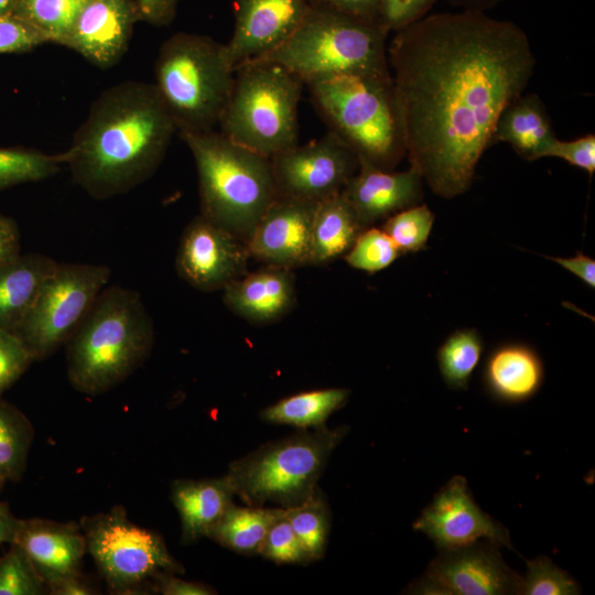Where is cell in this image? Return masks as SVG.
Wrapping results in <instances>:
<instances>
[{"instance_id":"cell-1","label":"cell","mask_w":595,"mask_h":595,"mask_svg":"<svg viewBox=\"0 0 595 595\" xmlns=\"http://www.w3.org/2000/svg\"><path fill=\"white\" fill-rule=\"evenodd\" d=\"M387 54L410 166L436 195L464 194L500 113L532 77L528 35L483 11L434 13L396 32Z\"/></svg>"},{"instance_id":"cell-2","label":"cell","mask_w":595,"mask_h":595,"mask_svg":"<svg viewBox=\"0 0 595 595\" xmlns=\"http://www.w3.org/2000/svg\"><path fill=\"white\" fill-rule=\"evenodd\" d=\"M175 131L153 83H118L93 102L65 151V164L89 196L111 198L155 173Z\"/></svg>"},{"instance_id":"cell-3","label":"cell","mask_w":595,"mask_h":595,"mask_svg":"<svg viewBox=\"0 0 595 595\" xmlns=\"http://www.w3.org/2000/svg\"><path fill=\"white\" fill-rule=\"evenodd\" d=\"M154 344V325L138 292L106 286L66 342L73 388L95 396L137 370Z\"/></svg>"},{"instance_id":"cell-4","label":"cell","mask_w":595,"mask_h":595,"mask_svg":"<svg viewBox=\"0 0 595 595\" xmlns=\"http://www.w3.org/2000/svg\"><path fill=\"white\" fill-rule=\"evenodd\" d=\"M180 136L195 161L199 214L247 245L278 198L270 158L215 130Z\"/></svg>"},{"instance_id":"cell-5","label":"cell","mask_w":595,"mask_h":595,"mask_svg":"<svg viewBox=\"0 0 595 595\" xmlns=\"http://www.w3.org/2000/svg\"><path fill=\"white\" fill-rule=\"evenodd\" d=\"M388 34L376 20L311 4L293 34L262 60L281 64L304 85L345 74L391 76Z\"/></svg>"},{"instance_id":"cell-6","label":"cell","mask_w":595,"mask_h":595,"mask_svg":"<svg viewBox=\"0 0 595 595\" xmlns=\"http://www.w3.org/2000/svg\"><path fill=\"white\" fill-rule=\"evenodd\" d=\"M306 86L328 131L358 160L392 171L405 156L391 76L345 74Z\"/></svg>"},{"instance_id":"cell-7","label":"cell","mask_w":595,"mask_h":595,"mask_svg":"<svg viewBox=\"0 0 595 595\" xmlns=\"http://www.w3.org/2000/svg\"><path fill=\"white\" fill-rule=\"evenodd\" d=\"M234 72L225 44L207 35L178 32L162 43L153 84L180 134L215 130Z\"/></svg>"},{"instance_id":"cell-8","label":"cell","mask_w":595,"mask_h":595,"mask_svg":"<svg viewBox=\"0 0 595 595\" xmlns=\"http://www.w3.org/2000/svg\"><path fill=\"white\" fill-rule=\"evenodd\" d=\"M303 86L299 77L272 61L237 66L219 132L267 158L294 147Z\"/></svg>"},{"instance_id":"cell-9","label":"cell","mask_w":595,"mask_h":595,"mask_svg":"<svg viewBox=\"0 0 595 595\" xmlns=\"http://www.w3.org/2000/svg\"><path fill=\"white\" fill-rule=\"evenodd\" d=\"M347 431V426L325 425L300 430L234 461L225 476L247 505L299 506L316 491L331 454Z\"/></svg>"},{"instance_id":"cell-10","label":"cell","mask_w":595,"mask_h":595,"mask_svg":"<svg viewBox=\"0 0 595 595\" xmlns=\"http://www.w3.org/2000/svg\"><path fill=\"white\" fill-rule=\"evenodd\" d=\"M87 553L109 588L117 594L138 589L161 573H181L183 566L156 532L133 523L123 507L80 519Z\"/></svg>"},{"instance_id":"cell-11","label":"cell","mask_w":595,"mask_h":595,"mask_svg":"<svg viewBox=\"0 0 595 595\" xmlns=\"http://www.w3.org/2000/svg\"><path fill=\"white\" fill-rule=\"evenodd\" d=\"M109 279L110 269L104 264L57 263L13 331L33 360L66 344Z\"/></svg>"},{"instance_id":"cell-12","label":"cell","mask_w":595,"mask_h":595,"mask_svg":"<svg viewBox=\"0 0 595 595\" xmlns=\"http://www.w3.org/2000/svg\"><path fill=\"white\" fill-rule=\"evenodd\" d=\"M278 197L320 203L340 193L359 167L356 153L327 131L270 158Z\"/></svg>"},{"instance_id":"cell-13","label":"cell","mask_w":595,"mask_h":595,"mask_svg":"<svg viewBox=\"0 0 595 595\" xmlns=\"http://www.w3.org/2000/svg\"><path fill=\"white\" fill-rule=\"evenodd\" d=\"M498 545L478 540L442 550L407 593L428 595H515L522 576L511 570Z\"/></svg>"},{"instance_id":"cell-14","label":"cell","mask_w":595,"mask_h":595,"mask_svg":"<svg viewBox=\"0 0 595 595\" xmlns=\"http://www.w3.org/2000/svg\"><path fill=\"white\" fill-rule=\"evenodd\" d=\"M413 529L428 536L439 551L487 540L515 550L509 531L483 511L462 475L453 476L413 522Z\"/></svg>"},{"instance_id":"cell-15","label":"cell","mask_w":595,"mask_h":595,"mask_svg":"<svg viewBox=\"0 0 595 595\" xmlns=\"http://www.w3.org/2000/svg\"><path fill=\"white\" fill-rule=\"evenodd\" d=\"M249 259L244 241L199 214L183 230L175 268L190 285L212 292L245 275Z\"/></svg>"},{"instance_id":"cell-16","label":"cell","mask_w":595,"mask_h":595,"mask_svg":"<svg viewBox=\"0 0 595 595\" xmlns=\"http://www.w3.org/2000/svg\"><path fill=\"white\" fill-rule=\"evenodd\" d=\"M310 7V0H235L234 31L225 44L232 68L263 58L283 44Z\"/></svg>"},{"instance_id":"cell-17","label":"cell","mask_w":595,"mask_h":595,"mask_svg":"<svg viewBox=\"0 0 595 595\" xmlns=\"http://www.w3.org/2000/svg\"><path fill=\"white\" fill-rule=\"evenodd\" d=\"M137 21V0H85L60 45L110 68L127 52Z\"/></svg>"},{"instance_id":"cell-18","label":"cell","mask_w":595,"mask_h":595,"mask_svg":"<svg viewBox=\"0 0 595 595\" xmlns=\"http://www.w3.org/2000/svg\"><path fill=\"white\" fill-rule=\"evenodd\" d=\"M317 203L278 197L253 229L247 248L263 266L293 270L310 266L312 223Z\"/></svg>"},{"instance_id":"cell-19","label":"cell","mask_w":595,"mask_h":595,"mask_svg":"<svg viewBox=\"0 0 595 595\" xmlns=\"http://www.w3.org/2000/svg\"><path fill=\"white\" fill-rule=\"evenodd\" d=\"M13 543L26 554L46 587L80 574L86 540L75 522L20 520Z\"/></svg>"},{"instance_id":"cell-20","label":"cell","mask_w":595,"mask_h":595,"mask_svg":"<svg viewBox=\"0 0 595 595\" xmlns=\"http://www.w3.org/2000/svg\"><path fill=\"white\" fill-rule=\"evenodd\" d=\"M422 181L418 171L411 166L401 172L386 171L359 160L357 172L342 193L361 226L367 228L419 204L423 195Z\"/></svg>"},{"instance_id":"cell-21","label":"cell","mask_w":595,"mask_h":595,"mask_svg":"<svg viewBox=\"0 0 595 595\" xmlns=\"http://www.w3.org/2000/svg\"><path fill=\"white\" fill-rule=\"evenodd\" d=\"M223 301L235 315L256 325L280 321L296 304L293 270L264 266L223 289Z\"/></svg>"},{"instance_id":"cell-22","label":"cell","mask_w":595,"mask_h":595,"mask_svg":"<svg viewBox=\"0 0 595 595\" xmlns=\"http://www.w3.org/2000/svg\"><path fill=\"white\" fill-rule=\"evenodd\" d=\"M544 379L540 355L523 343H504L486 358L483 381L487 392L502 403H521L538 393Z\"/></svg>"},{"instance_id":"cell-23","label":"cell","mask_w":595,"mask_h":595,"mask_svg":"<svg viewBox=\"0 0 595 595\" xmlns=\"http://www.w3.org/2000/svg\"><path fill=\"white\" fill-rule=\"evenodd\" d=\"M234 495L226 476L175 480L171 497L181 519L182 543H193L207 537L232 502Z\"/></svg>"},{"instance_id":"cell-24","label":"cell","mask_w":595,"mask_h":595,"mask_svg":"<svg viewBox=\"0 0 595 595\" xmlns=\"http://www.w3.org/2000/svg\"><path fill=\"white\" fill-rule=\"evenodd\" d=\"M58 262L40 253H20L0 266V328L13 332Z\"/></svg>"},{"instance_id":"cell-25","label":"cell","mask_w":595,"mask_h":595,"mask_svg":"<svg viewBox=\"0 0 595 595\" xmlns=\"http://www.w3.org/2000/svg\"><path fill=\"white\" fill-rule=\"evenodd\" d=\"M555 137L544 105L539 96L531 94L520 95L502 110L493 141L506 142L521 158L536 161Z\"/></svg>"},{"instance_id":"cell-26","label":"cell","mask_w":595,"mask_h":595,"mask_svg":"<svg viewBox=\"0 0 595 595\" xmlns=\"http://www.w3.org/2000/svg\"><path fill=\"white\" fill-rule=\"evenodd\" d=\"M363 229L342 192L317 203L312 223L310 266H326L344 257Z\"/></svg>"},{"instance_id":"cell-27","label":"cell","mask_w":595,"mask_h":595,"mask_svg":"<svg viewBox=\"0 0 595 595\" xmlns=\"http://www.w3.org/2000/svg\"><path fill=\"white\" fill-rule=\"evenodd\" d=\"M284 512L280 507H240L231 502L207 538L241 554H259L270 527Z\"/></svg>"},{"instance_id":"cell-28","label":"cell","mask_w":595,"mask_h":595,"mask_svg":"<svg viewBox=\"0 0 595 595\" xmlns=\"http://www.w3.org/2000/svg\"><path fill=\"white\" fill-rule=\"evenodd\" d=\"M350 390L326 388L300 392L263 409L261 418L270 423L295 426L300 430L325 425L326 420L348 401Z\"/></svg>"},{"instance_id":"cell-29","label":"cell","mask_w":595,"mask_h":595,"mask_svg":"<svg viewBox=\"0 0 595 595\" xmlns=\"http://www.w3.org/2000/svg\"><path fill=\"white\" fill-rule=\"evenodd\" d=\"M484 350V342L475 328L452 333L436 353L440 374L447 387L465 390Z\"/></svg>"},{"instance_id":"cell-30","label":"cell","mask_w":595,"mask_h":595,"mask_svg":"<svg viewBox=\"0 0 595 595\" xmlns=\"http://www.w3.org/2000/svg\"><path fill=\"white\" fill-rule=\"evenodd\" d=\"M32 426L13 405L0 399V479H19L26 466Z\"/></svg>"},{"instance_id":"cell-31","label":"cell","mask_w":595,"mask_h":595,"mask_svg":"<svg viewBox=\"0 0 595 595\" xmlns=\"http://www.w3.org/2000/svg\"><path fill=\"white\" fill-rule=\"evenodd\" d=\"M285 516L309 561L322 558L327 544L331 515L321 490L317 488L303 504L285 509Z\"/></svg>"},{"instance_id":"cell-32","label":"cell","mask_w":595,"mask_h":595,"mask_svg":"<svg viewBox=\"0 0 595 595\" xmlns=\"http://www.w3.org/2000/svg\"><path fill=\"white\" fill-rule=\"evenodd\" d=\"M66 163V153L47 154L35 150L0 148V191L55 175Z\"/></svg>"},{"instance_id":"cell-33","label":"cell","mask_w":595,"mask_h":595,"mask_svg":"<svg viewBox=\"0 0 595 595\" xmlns=\"http://www.w3.org/2000/svg\"><path fill=\"white\" fill-rule=\"evenodd\" d=\"M85 0H17L13 14L60 44Z\"/></svg>"},{"instance_id":"cell-34","label":"cell","mask_w":595,"mask_h":595,"mask_svg":"<svg viewBox=\"0 0 595 595\" xmlns=\"http://www.w3.org/2000/svg\"><path fill=\"white\" fill-rule=\"evenodd\" d=\"M435 216L426 204H416L385 219L381 229L402 255L425 249Z\"/></svg>"},{"instance_id":"cell-35","label":"cell","mask_w":595,"mask_h":595,"mask_svg":"<svg viewBox=\"0 0 595 595\" xmlns=\"http://www.w3.org/2000/svg\"><path fill=\"white\" fill-rule=\"evenodd\" d=\"M401 255V251L381 228L370 226L361 230L343 258L347 264L355 269L376 273L388 268Z\"/></svg>"},{"instance_id":"cell-36","label":"cell","mask_w":595,"mask_h":595,"mask_svg":"<svg viewBox=\"0 0 595 595\" xmlns=\"http://www.w3.org/2000/svg\"><path fill=\"white\" fill-rule=\"evenodd\" d=\"M577 582L553 561L539 555L527 562V573L522 576L520 595H577Z\"/></svg>"},{"instance_id":"cell-37","label":"cell","mask_w":595,"mask_h":595,"mask_svg":"<svg viewBox=\"0 0 595 595\" xmlns=\"http://www.w3.org/2000/svg\"><path fill=\"white\" fill-rule=\"evenodd\" d=\"M0 558V595H40L47 591L33 564L15 543Z\"/></svg>"},{"instance_id":"cell-38","label":"cell","mask_w":595,"mask_h":595,"mask_svg":"<svg viewBox=\"0 0 595 595\" xmlns=\"http://www.w3.org/2000/svg\"><path fill=\"white\" fill-rule=\"evenodd\" d=\"M259 554L275 563L310 562L285 512L270 527Z\"/></svg>"},{"instance_id":"cell-39","label":"cell","mask_w":595,"mask_h":595,"mask_svg":"<svg viewBox=\"0 0 595 595\" xmlns=\"http://www.w3.org/2000/svg\"><path fill=\"white\" fill-rule=\"evenodd\" d=\"M33 358L11 331L0 328V396L28 369Z\"/></svg>"},{"instance_id":"cell-40","label":"cell","mask_w":595,"mask_h":595,"mask_svg":"<svg viewBox=\"0 0 595 595\" xmlns=\"http://www.w3.org/2000/svg\"><path fill=\"white\" fill-rule=\"evenodd\" d=\"M439 0H379L377 20L388 32H399L428 15Z\"/></svg>"},{"instance_id":"cell-41","label":"cell","mask_w":595,"mask_h":595,"mask_svg":"<svg viewBox=\"0 0 595 595\" xmlns=\"http://www.w3.org/2000/svg\"><path fill=\"white\" fill-rule=\"evenodd\" d=\"M542 158L564 160L592 176L595 172V136L586 134L571 141H562L555 137L543 150Z\"/></svg>"},{"instance_id":"cell-42","label":"cell","mask_w":595,"mask_h":595,"mask_svg":"<svg viewBox=\"0 0 595 595\" xmlns=\"http://www.w3.org/2000/svg\"><path fill=\"white\" fill-rule=\"evenodd\" d=\"M47 43V40L18 15H0V54L23 53Z\"/></svg>"},{"instance_id":"cell-43","label":"cell","mask_w":595,"mask_h":595,"mask_svg":"<svg viewBox=\"0 0 595 595\" xmlns=\"http://www.w3.org/2000/svg\"><path fill=\"white\" fill-rule=\"evenodd\" d=\"M178 0H137L140 21L155 26L169 25L176 13Z\"/></svg>"},{"instance_id":"cell-44","label":"cell","mask_w":595,"mask_h":595,"mask_svg":"<svg viewBox=\"0 0 595 595\" xmlns=\"http://www.w3.org/2000/svg\"><path fill=\"white\" fill-rule=\"evenodd\" d=\"M153 580L156 589L163 595H209L216 593L205 584L185 581L172 573H161Z\"/></svg>"},{"instance_id":"cell-45","label":"cell","mask_w":595,"mask_h":595,"mask_svg":"<svg viewBox=\"0 0 595 595\" xmlns=\"http://www.w3.org/2000/svg\"><path fill=\"white\" fill-rule=\"evenodd\" d=\"M21 253L17 223L0 212V266Z\"/></svg>"},{"instance_id":"cell-46","label":"cell","mask_w":595,"mask_h":595,"mask_svg":"<svg viewBox=\"0 0 595 595\" xmlns=\"http://www.w3.org/2000/svg\"><path fill=\"white\" fill-rule=\"evenodd\" d=\"M545 258L554 261L555 263L577 277L589 288H595V260L591 257H587L582 252H577L575 257L571 258L549 256H545Z\"/></svg>"},{"instance_id":"cell-47","label":"cell","mask_w":595,"mask_h":595,"mask_svg":"<svg viewBox=\"0 0 595 595\" xmlns=\"http://www.w3.org/2000/svg\"><path fill=\"white\" fill-rule=\"evenodd\" d=\"M311 4L334 8L361 18L377 20L379 0H310Z\"/></svg>"},{"instance_id":"cell-48","label":"cell","mask_w":595,"mask_h":595,"mask_svg":"<svg viewBox=\"0 0 595 595\" xmlns=\"http://www.w3.org/2000/svg\"><path fill=\"white\" fill-rule=\"evenodd\" d=\"M52 595H91L95 594L90 585L84 581L82 575L64 578L47 588Z\"/></svg>"},{"instance_id":"cell-49","label":"cell","mask_w":595,"mask_h":595,"mask_svg":"<svg viewBox=\"0 0 595 595\" xmlns=\"http://www.w3.org/2000/svg\"><path fill=\"white\" fill-rule=\"evenodd\" d=\"M20 520L11 512L7 504L0 502V545L13 543Z\"/></svg>"},{"instance_id":"cell-50","label":"cell","mask_w":595,"mask_h":595,"mask_svg":"<svg viewBox=\"0 0 595 595\" xmlns=\"http://www.w3.org/2000/svg\"><path fill=\"white\" fill-rule=\"evenodd\" d=\"M453 7H458L462 10L483 11L493 9L502 0H446Z\"/></svg>"},{"instance_id":"cell-51","label":"cell","mask_w":595,"mask_h":595,"mask_svg":"<svg viewBox=\"0 0 595 595\" xmlns=\"http://www.w3.org/2000/svg\"><path fill=\"white\" fill-rule=\"evenodd\" d=\"M17 0H0V15L13 13Z\"/></svg>"},{"instance_id":"cell-52","label":"cell","mask_w":595,"mask_h":595,"mask_svg":"<svg viewBox=\"0 0 595 595\" xmlns=\"http://www.w3.org/2000/svg\"><path fill=\"white\" fill-rule=\"evenodd\" d=\"M4 484H6V482L2 480V479H0V490H1V488L3 487Z\"/></svg>"}]
</instances>
